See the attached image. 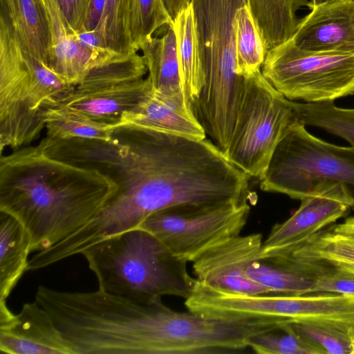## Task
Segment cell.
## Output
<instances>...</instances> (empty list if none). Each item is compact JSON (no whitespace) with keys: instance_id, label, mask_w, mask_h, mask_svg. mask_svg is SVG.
<instances>
[{"instance_id":"15","label":"cell","mask_w":354,"mask_h":354,"mask_svg":"<svg viewBox=\"0 0 354 354\" xmlns=\"http://www.w3.org/2000/svg\"><path fill=\"white\" fill-rule=\"evenodd\" d=\"M120 126L178 134L196 139L206 138L203 127L193 113L167 100L153 86L132 110L122 114L115 127Z\"/></svg>"},{"instance_id":"29","label":"cell","mask_w":354,"mask_h":354,"mask_svg":"<svg viewBox=\"0 0 354 354\" xmlns=\"http://www.w3.org/2000/svg\"><path fill=\"white\" fill-rule=\"evenodd\" d=\"M95 32L108 49L124 55L136 53L130 34L129 0H106Z\"/></svg>"},{"instance_id":"10","label":"cell","mask_w":354,"mask_h":354,"mask_svg":"<svg viewBox=\"0 0 354 354\" xmlns=\"http://www.w3.org/2000/svg\"><path fill=\"white\" fill-rule=\"evenodd\" d=\"M147 68L138 52L91 71L61 106L114 128L151 88Z\"/></svg>"},{"instance_id":"3","label":"cell","mask_w":354,"mask_h":354,"mask_svg":"<svg viewBox=\"0 0 354 354\" xmlns=\"http://www.w3.org/2000/svg\"><path fill=\"white\" fill-rule=\"evenodd\" d=\"M98 289L136 301L165 295L187 299L195 279L187 262L140 227L106 238L84 250Z\"/></svg>"},{"instance_id":"20","label":"cell","mask_w":354,"mask_h":354,"mask_svg":"<svg viewBox=\"0 0 354 354\" xmlns=\"http://www.w3.org/2000/svg\"><path fill=\"white\" fill-rule=\"evenodd\" d=\"M268 257L299 265L354 263V236L320 232L289 250L272 251Z\"/></svg>"},{"instance_id":"19","label":"cell","mask_w":354,"mask_h":354,"mask_svg":"<svg viewBox=\"0 0 354 354\" xmlns=\"http://www.w3.org/2000/svg\"><path fill=\"white\" fill-rule=\"evenodd\" d=\"M30 252V237L23 224L0 211V302H6L28 271Z\"/></svg>"},{"instance_id":"30","label":"cell","mask_w":354,"mask_h":354,"mask_svg":"<svg viewBox=\"0 0 354 354\" xmlns=\"http://www.w3.org/2000/svg\"><path fill=\"white\" fill-rule=\"evenodd\" d=\"M173 24L163 0H129V27L135 51L153 34Z\"/></svg>"},{"instance_id":"25","label":"cell","mask_w":354,"mask_h":354,"mask_svg":"<svg viewBox=\"0 0 354 354\" xmlns=\"http://www.w3.org/2000/svg\"><path fill=\"white\" fill-rule=\"evenodd\" d=\"M236 22V72L245 77L261 71L267 51L248 2L237 10Z\"/></svg>"},{"instance_id":"28","label":"cell","mask_w":354,"mask_h":354,"mask_svg":"<svg viewBox=\"0 0 354 354\" xmlns=\"http://www.w3.org/2000/svg\"><path fill=\"white\" fill-rule=\"evenodd\" d=\"M290 321L251 335L248 348L260 354H324L317 346L298 335Z\"/></svg>"},{"instance_id":"24","label":"cell","mask_w":354,"mask_h":354,"mask_svg":"<svg viewBox=\"0 0 354 354\" xmlns=\"http://www.w3.org/2000/svg\"><path fill=\"white\" fill-rule=\"evenodd\" d=\"M46 136L53 139L87 138L109 140L114 128L64 106L50 109L46 115Z\"/></svg>"},{"instance_id":"16","label":"cell","mask_w":354,"mask_h":354,"mask_svg":"<svg viewBox=\"0 0 354 354\" xmlns=\"http://www.w3.org/2000/svg\"><path fill=\"white\" fill-rule=\"evenodd\" d=\"M153 88L165 99L192 112L181 82L173 24L161 37L153 36L140 46Z\"/></svg>"},{"instance_id":"26","label":"cell","mask_w":354,"mask_h":354,"mask_svg":"<svg viewBox=\"0 0 354 354\" xmlns=\"http://www.w3.org/2000/svg\"><path fill=\"white\" fill-rule=\"evenodd\" d=\"M293 104L304 126L322 129L354 147V108L339 107L334 102L306 103L293 101Z\"/></svg>"},{"instance_id":"2","label":"cell","mask_w":354,"mask_h":354,"mask_svg":"<svg viewBox=\"0 0 354 354\" xmlns=\"http://www.w3.org/2000/svg\"><path fill=\"white\" fill-rule=\"evenodd\" d=\"M116 190L108 176L52 158L39 145L1 155L0 211L23 224L31 252L88 223Z\"/></svg>"},{"instance_id":"8","label":"cell","mask_w":354,"mask_h":354,"mask_svg":"<svg viewBox=\"0 0 354 354\" xmlns=\"http://www.w3.org/2000/svg\"><path fill=\"white\" fill-rule=\"evenodd\" d=\"M202 47L205 81L196 99L214 114L239 105L244 77L236 72V17L248 0H192Z\"/></svg>"},{"instance_id":"23","label":"cell","mask_w":354,"mask_h":354,"mask_svg":"<svg viewBox=\"0 0 354 354\" xmlns=\"http://www.w3.org/2000/svg\"><path fill=\"white\" fill-rule=\"evenodd\" d=\"M266 51L292 37L299 19L297 11L308 0H248Z\"/></svg>"},{"instance_id":"9","label":"cell","mask_w":354,"mask_h":354,"mask_svg":"<svg viewBox=\"0 0 354 354\" xmlns=\"http://www.w3.org/2000/svg\"><path fill=\"white\" fill-rule=\"evenodd\" d=\"M250 212L248 202L180 204L150 214L138 227L156 236L177 257L192 262L209 248L240 235Z\"/></svg>"},{"instance_id":"27","label":"cell","mask_w":354,"mask_h":354,"mask_svg":"<svg viewBox=\"0 0 354 354\" xmlns=\"http://www.w3.org/2000/svg\"><path fill=\"white\" fill-rule=\"evenodd\" d=\"M294 330L324 353L354 354V324L290 321Z\"/></svg>"},{"instance_id":"31","label":"cell","mask_w":354,"mask_h":354,"mask_svg":"<svg viewBox=\"0 0 354 354\" xmlns=\"http://www.w3.org/2000/svg\"><path fill=\"white\" fill-rule=\"evenodd\" d=\"M325 292L354 295V274L336 266L326 268L318 264L315 283L309 294Z\"/></svg>"},{"instance_id":"1","label":"cell","mask_w":354,"mask_h":354,"mask_svg":"<svg viewBox=\"0 0 354 354\" xmlns=\"http://www.w3.org/2000/svg\"><path fill=\"white\" fill-rule=\"evenodd\" d=\"M44 149L52 158L97 170L117 185L99 213L72 234L81 251L138 227L158 210L180 204H212L221 196L220 161L205 138L120 126L109 140L47 138Z\"/></svg>"},{"instance_id":"6","label":"cell","mask_w":354,"mask_h":354,"mask_svg":"<svg viewBox=\"0 0 354 354\" xmlns=\"http://www.w3.org/2000/svg\"><path fill=\"white\" fill-rule=\"evenodd\" d=\"M259 180L264 192L299 200L317 184L337 183L354 200V147L329 143L299 124L279 142Z\"/></svg>"},{"instance_id":"21","label":"cell","mask_w":354,"mask_h":354,"mask_svg":"<svg viewBox=\"0 0 354 354\" xmlns=\"http://www.w3.org/2000/svg\"><path fill=\"white\" fill-rule=\"evenodd\" d=\"M317 268L279 262L261 256L249 265L246 274L272 294L301 295L310 293Z\"/></svg>"},{"instance_id":"22","label":"cell","mask_w":354,"mask_h":354,"mask_svg":"<svg viewBox=\"0 0 354 354\" xmlns=\"http://www.w3.org/2000/svg\"><path fill=\"white\" fill-rule=\"evenodd\" d=\"M50 23L52 43L47 63L57 74L75 72L85 66L93 51L80 44L68 26L56 0H43Z\"/></svg>"},{"instance_id":"12","label":"cell","mask_w":354,"mask_h":354,"mask_svg":"<svg viewBox=\"0 0 354 354\" xmlns=\"http://www.w3.org/2000/svg\"><path fill=\"white\" fill-rule=\"evenodd\" d=\"M263 242L261 234L239 235L205 250L193 261L196 279L227 292L245 295L272 294L251 280L249 265L261 257Z\"/></svg>"},{"instance_id":"11","label":"cell","mask_w":354,"mask_h":354,"mask_svg":"<svg viewBox=\"0 0 354 354\" xmlns=\"http://www.w3.org/2000/svg\"><path fill=\"white\" fill-rule=\"evenodd\" d=\"M301 201L289 218L273 226L263 241L264 250L293 248L344 216L354 205L350 194L337 183L317 184Z\"/></svg>"},{"instance_id":"17","label":"cell","mask_w":354,"mask_h":354,"mask_svg":"<svg viewBox=\"0 0 354 354\" xmlns=\"http://www.w3.org/2000/svg\"><path fill=\"white\" fill-rule=\"evenodd\" d=\"M182 84L190 106L205 81L203 56L194 6L191 1L173 19Z\"/></svg>"},{"instance_id":"14","label":"cell","mask_w":354,"mask_h":354,"mask_svg":"<svg viewBox=\"0 0 354 354\" xmlns=\"http://www.w3.org/2000/svg\"><path fill=\"white\" fill-rule=\"evenodd\" d=\"M290 38L299 48L311 51L354 53V0L311 3Z\"/></svg>"},{"instance_id":"38","label":"cell","mask_w":354,"mask_h":354,"mask_svg":"<svg viewBox=\"0 0 354 354\" xmlns=\"http://www.w3.org/2000/svg\"><path fill=\"white\" fill-rule=\"evenodd\" d=\"M352 208L354 209V206Z\"/></svg>"},{"instance_id":"5","label":"cell","mask_w":354,"mask_h":354,"mask_svg":"<svg viewBox=\"0 0 354 354\" xmlns=\"http://www.w3.org/2000/svg\"><path fill=\"white\" fill-rule=\"evenodd\" d=\"M303 124L294 106L258 71L243 90L226 158L250 178L265 171L279 142Z\"/></svg>"},{"instance_id":"34","label":"cell","mask_w":354,"mask_h":354,"mask_svg":"<svg viewBox=\"0 0 354 354\" xmlns=\"http://www.w3.org/2000/svg\"><path fill=\"white\" fill-rule=\"evenodd\" d=\"M192 0H163L165 7L172 19L179 11L189 4Z\"/></svg>"},{"instance_id":"4","label":"cell","mask_w":354,"mask_h":354,"mask_svg":"<svg viewBox=\"0 0 354 354\" xmlns=\"http://www.w3.org/2000/svg\"><path fill=\"white\" fill-rule=\"evenodd\" d=\"M75 88L20 45L1 6V153L37 140L45 128L47 113L61 106Z\"/></svg>"},{"instance_id":"18","label":"cell","mask_w":354,"mask_h":354,"mask_svg":"<svg viewBox=\"0 0 354 354\" xmlns=\"http://www.w3.org/2000/svg\"><path fill=\"white\" fill-rule=\"evenodd\" d=\"M20 45L46 64L52 38L43 0H1Z\"/></svg>"},{"instance_id":"36","label":"cell","mask_w":354,"mask_h":354,"mask_svg":"<svg viewBox=\"0 0 354 354\" xmlns=\"http://www.w3.org/2000/svg\"><path fill=\"white\" fill-rule=\"evenodd\" d=\"M332 266H338L347 272L354 274V263H339Z\"/></svg>"},{"instance_id":"13","label":"cell","mask_w":354,"mask_h":354,"mask_svg":"<svg viewBox=\"0 0 354 354\" xmlns=\"http://www.w3.org/2000/svg\"><path fill=\"white\" fill-rule=\"evenodd\" d=\"M0 351L8 354H75L49 313L35 300L13 313L0 302Z\"/></svg>"},{"instance_id":"33","label":"cell","mask_w":354,"mask_h":354,"mask_svg":"<svg viewBox=\"0 0 354 354\" xmlns=\"http://www.w3.org/2000/svg\"><path fill=\"white\" fill-rule=\"evenodd\" d=\"M105 2L106 0H90L84 26L81 30H96L103 14Z\"/></svg>"},{"instance_id":"35","label":"cell","mask_w":354,"mask_h":354,"mask_svg":"<svg viewBox=\"0 0 354 354\" xmlns=\"http://www.w3.org/2000/svg\"><path fill=\"white\" fill-rule=\"evenodd\" d=\"M330 230L337 233L354 236V216L348 217L344 222L336 225Z\"/></svg>"},{"instance_id":"32","label":"cell","mask_w":354,"mask_h":354,"mask_svg":"<svg viewBox=\"0 0 354 354\" xmlns=\"http://www.w3.org/2000/svg\"><path fill=\"white\" fill-rule=\"evenodd\" d=\"M68 26L74 33L82 30L90 0H56Z\"/></svg>"},{"instance_id":"7","label":"cell","mask_w":354,"mask_h":354,"mask_svg":"<svg viewBox=\"0 0 354 354\" xmlns=\"http://www.w3.org/2000/svg\"><path fill=\"white\" fill-rule=\"evenodd\" d=\"M261 71L291 101L322 103L354 94V53L306 50L289 39L267 52Z\"/></svg>"},{"instance_id":"37","label":"cell","mask_w":354,"mask_h":354,"mask_svg":"<svg viewBox=\"0 0 354 354\" xmlns=\"http://www.w3.org/2000/svg\"><path fill=\"white\" fill-rule=\"evenodd\" d=\"M325 0H311V3H317Z\"/></svg>"}]
</instances>
